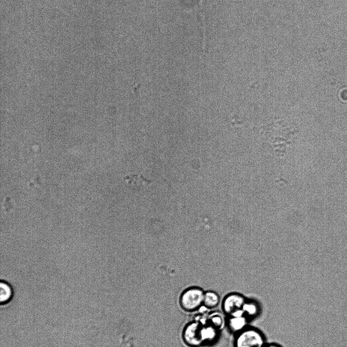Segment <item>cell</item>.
<instances>
[{"label": "cell", "instance_id": "obj_1", "mask_svg": "<svg viewBox=\"0 0 347 347\" xmlns=\"http://www.w3.org/2000/svg\"><path fill=\"white\" fill-rule=\"evenodd\" d=\"M266 344L264 334L254 327L248 326L235 335L234 347H265Z\"/></svg>", "mask_w": 347, "mask_h": 347}, {"label": "cell", "instance_id": "obj_2", "mask_svg": "<svg viewBox=\"0 0 347 347\" xmlns=\"http://www.w3.org/2000/svg\"><path fill=\"white\" fill-rule=\"evenodd\" d=\"M205 292L198 286L190 287L181 294L179 304L184 311L192 312L198 309L203 305Z\"/></svg>", "mask_w": 347, "mask_h": 347}, {"label": "cell", "instance_id": "obj_3", "mask_svg": "<svg viewBox=\"0 0 347 347\" xmlns=\"http://www.w3.org/2000/svg\"><path fill=\"white\" fill-rule=\"evenodd\" d=\"M246 298L241 294L232 292L228 294L223 299L222 308L224 314L230 316L242 311Z\"/></svg>", "mask_w": 347, "mask_h": 347}, {"label": "cell", "instance_id": "obj_4", "mask_svg": "<svg viewBox=\"0 0 347 347\" xmlns=\"http://www.w3.org/2000/svg\"><path fill=\"white\" fill-rule=\"evenodd\" d=\"M202 323L194 321L187 324L182 332V339L184 343L190 347L202 345L200 337V329Z\"/></svg>", "mask_w": 347, "mask_h": 347}, {"label": "cell", "instance_id": "obj_5", "mask_svg": "<svg viewBox=\"0 0 347 347\" xmlns=\"http://www.w3.org/2000/svg\"><path fill=\"white\" fill-rule=\"evenodd\" d=\"M249 320L243 312H240L227 316L226 325L229 331L235 335L249 326Z\"/></svg>", "mask_w": 347, "mask_h": 347}, {"label": "cell", "instance_id": "obj_6", "mask_svg": "<svg viewBox=\"0 0 347 347\" xmlns=\"http://www.w3.org/2000/svg\"><path fill=\"white\" fill-rule=\"evenodd\" d=\"M219 330L208 323L202 325L200 329V337L203 344H211L218 339Z\"/></svg>", "mask_w": 347, "mask_h": 347}, {"label": "cell", "instance_id": "obj_7", "mask_svg": "<svg viewBox=\"0 0 347 347\" xmlns=\"http://www.w3.org/2000/svg\"><path fill=\"white\" fill-rule=\"evenodd\" d=\"M14 291L12 285L5 280H1L0 282V303L1 306H6L13 300Z\"/></svg>", "mask_w": 347, "mask_h": 347}, {"label": "cell", "instance_id": "obj_8", "mask_svg": "<svg viewBox=\"0 0 347 347\" xmlns=\"http://www.w3.org/2000/svg\"><path fill=\"white\" fill-rule=\"evenodd\" d=\"M242 311L250 320L258 317L261 312V307L258 302L254 300L246 299Z\"/></svg>", "mask_w": 347, "mask_h": 347}, {"label": "cell", "instance_id": "obj_9", "mask_svg": "<svg viewBox=\"0 0 347 347\" xmlns=\"http://www.w3.org/2000/svg\"><path fill=\"white\" fill-rule=\"evenodd\" d=\"M207 323L220 331L226 325V319L221 312L213 311L208 315Z\"/></svg>", "mask_w": 347, "mask_h": 347}, {"label": "cell", "instance_id": "obj_10", "mask_svg": "<svg viewBox=\"0 0 347 347\" xmlns=\"http://www.w3.org/2000/svg\"><path fill=\"white\" fill-rule=\"evenodd\" d=\"M220 302L218 294L213 291H208L205 292L203 300V305L206 308L211 309L216 307Z\"/></svg>", "mask_w": 347, "mask_h": 347}, {"label": "cell", "instance_id": "obj_11", "mask_svg": "<svg viewBox=\"0 0 347 347\" xmlns=\"http://www.w3.org/2000/svg\"><path fill=\"white\" fill-rule=\"evenodd\" d=\"M265 347H282L281 345L275 343H267Z\"/></svg>", "mask_w": 347, "mask_h": 347}]
</instances>
